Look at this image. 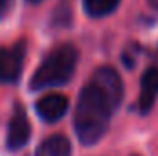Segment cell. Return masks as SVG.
<instances>
[{"label": "cell", "mask_w": 158, "mask_h": 156, "mask_svg": "<svg viewBox=\"0 0 158 156\" xmlns=\"http://www.w3.org/2000/svg\"><path fill=\"white\" fill-rule=\"evenodd\" d=\"M121 97L123 83L119 74L110 66L98 68L81 90L74 114V127L81 143L94 145L103 138Z\"/></svg>", "instance_id": "obj_1"}, {"label": "cell", "mask_w": 158, "mask_h": 156, "mask_svg": "<svg viewBox=\"0 0 158 156\" xmlns=\"http://www.w3.org/2000/svg\"><path fill=\"white\" fill-rule=\"evenodd\" d=\"M79 53L72 44H61L53 48L44 61L40 63L37 72L33 74L30 88L31 90H44L50 86L66 84L76 72Z\"/></svg>", "instance_id": "obj_2"}, {"label": "cell", "mask_w": 158, "mask_h": 156, "mask_svg": "<svg viewBox=\"0 0 158 156\" xmlns=\"http://www.w3.org/2000/svg\"><path fill=\"white\" fill-rule=\"evenodd\" d=\"M26 59V40H19L9 48H0V83L13 84L20 79Z\"/></svg>", "instance_id": "obj_3"}, {"label": "cell", "mask_w": 158, "mask_h": 156, "mask_svg": "<svg viewBox=\"0 0 158 156\" xmlns=\"http://www.w3.org/2000/svg\"><path fill=\"white\" fill-rule=\"evenodd\" d=\"M31 136V127L30 119L22 105H17L13 110V116L9 119V129H7V149L9 151H19L22 149Z\"/></svg>", "instance_id": "obj_4"}, {"label": "cell", "mask_w": 158, "mask_h": 156, "mask_svg": "<svg viewBox=\"0 0 158 156\" xmlns=\"http://www.w3.org/2000/svg\"><path fill=\"white\" fill-rule=\"evenodd\" d=\"M66 110H68V97L61 94H50L37 101V114L48 123L61 119L66 114Z\"/></svg>", "instance_id": "obj_5"}, {"label": "cell", "mask_w": 158, "mask_h": 156, "mask_svg": "<svg viewBox=\"0 0 158 156\" xmlns=\"http://www.w3.org/2000/svg\"><path fill=\"white\" fill-rule=\"evenodd\" d=\"M158 96V68H149L142 77V92L138 99V109L142 114H147Z\"/></svg>", "instance_id": "obj_6"}, {"label": "cell", "mask_w": 158, "mask_h": 156, "mask_svg": "<svg viewBox=\"0 0 158 156\" xmlns=\"http://www.w3.org/2000/svg\"><path fill=\"white\" fill-rule=\"evenodd\" d=\"M35 156H72V147L64 136L55 134L40 143Z\"/></svg>", "instance_id": "obj_7"}, {"label": "cell", "mask_w": 158, "mask_h": 156, "mask_svg": "<svg viewBox=\"0 0 158 156\" xmlns=\"http://www.w3.org/2000/svg\"><path fill=\"white\" fill-rule=\"evenodd\" d=\"M83 2H85L86 13L90 17H96V18L110 15L119 6V0H83Z\"/></svg>", "instance_id": "obj_8"}, {"label": "cell", "mask_w": 158, "mask_h": 156, "mask_svg": "<svg viewBox=\"0 0 158 156\" xmlns=\"http://www.w3.org/2000/svg\"><path fill=\"white\" fill-rule=\"evenodd\" d=\"M70 22H72V7H70V2L68 0H61V4L57 6V9L53 13V26L64 28V26H70Z\"/></svg>", "instance_id": "obj_9"}, {"label": "cell", "mask_w": 158, "mask_h": 156, "mask_svg": "<svg viewBox=\"0 0 158 156\" xmlns=\"http://www.w3.org/2000/svg\"><path fill=\"white\" fill-rule=\"evenodd\" d=\"M13 2H15V0H0V18H4V17L9 13Z\"/></svg>", "instance_id": "obj_10"}, {"label": "cell", "mask_w": 158, "mask_h": 156, "mask_svg": "<svg viewBox=\"0 0 158 156\" xmlns=\"http://www.w3.org/2000/svg\"><path fill=\"white\" fill-rule=\"evenodd\" d=\"M147 2H149V6L153 9H158V0H147Z\"/></svg>", "instance_id": "obj_11"}, {"label": "cell", "mask_w": 158, "mask_h": 156, "mask_svg": "<svg viewBox=\"0 0 158 156\" xmlns=\"http://www.w3.org/2000/svg\"><path fill=\"white\" fill-rule=\"evenodd\" d=\"M28 2H30V4H40L42 0H28Z\"/></svg>", "instance_id": "obj_12"}]
</instances>
